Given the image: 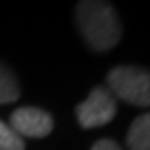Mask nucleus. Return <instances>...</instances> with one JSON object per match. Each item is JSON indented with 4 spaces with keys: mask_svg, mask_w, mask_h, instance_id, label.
Instances as JSON below:
<instances>
[{
    "mask_svg": "<svg viewBox=\"0 0 150 150\" xmlns=\"http://www.w3.org/2000/svg\"><path fill=\"white\" fill-rule=\"evenodd\" d=\"M90 150H121V146L111 139H101V140H98Z\"/></svg>",
    "mask_w": 150,
    "mask_h": 150,
    "instance_id": "obj_8",
    "label": "nucleus"
},
{
    "mask_svg": "<svg viewBox=\"0 0 150 150\" xmlns=\"http://www.w3.org/2000/svg\"><path fill=\"white\" fill-rule=\"evenodd\" d=\"M76 25L84 41L92 51H111L123 35V28L117 12L109 2L82 0L76 4Z\"/></svg>",
    "mask_w": 150,
    "mask_h": 150,
    "instance_id": "obj_1",
    "label": "nucleus"
},
{
    "mask_svg": "<svg viewBox=\"0 0 150 150\" xmlns=\"http://www.w3.org/2000/svg\"><path fill=\"white\" fill-rule=\"evenodd\" d=\"M53 127L55 121L51 113L41 107H18L10 115V129L22 139H45L53 133Z\"/></svg>",
    "mask_w": 150,
    "mask_h": 150,
    "instance_id": "obj_4",
    "label": "nucleus"
},
{
    "mask_svg": "<svg viewBox=\"0 0 150 150\" xmlns=\"http://www.w3.org/2000/svg\"><path fill=\"white\" fill-rule=\"evenodd\" d=\"M0 150H25L23 139L18 137L4 121H0Z\"/></svg>",
    "mask_w": 150,
    "mask_h": 150,
    "instance_id": "obj_7",
    "label": "nucleus"
},
{
    "mask_svg": "<svg viewBox=\"0 0 150 150\" xmlns=\"http://www.w3.org/2000/svg\"><path fill=\"white\" fill-rule=\"evenodd\" d=\"M20 98V82L10 68L0 62V105L14 103Z\"/></svg>",
    "mask_w": 150,
    "mask_h": 150,
    "instance_id": "obj_6",
    "label": "nucleus"
},
{
    "mask_svg": "<svg viewBox=\"0 0 150 150\" xmlns=\"http://www.w3.org/2000/svg\"><path fill=\"white\" fill-rule=\"evenodd\" d=\"M117 115V100L105 86H98L76 105V119L82 129H98L113 121Z\"/></svg>",
    "mask_w": 150,
    "mask_h": 150,
    "instance_id": "obj_3",
    "label": "nucleus"
},
{
    "mask_svg": "<svg viewBox=\"0 0 150 150\" xmlns=\"http://www.w3.org/2000/svg\"><path fill=\"white\" fill-rule=\"evenodd\" d=\"M115 100L129 105L150 107V70L133 64H121L109 70L105 86Z\"/></svg>",
    "mask_w": 150,
    "mask_h": 150,
    "instance_id": "obj_2",
    "label": "nucleus"
},
{
    "mask_svg": "<svg viewBox=\"0 0 150 150\" xmlns=\"http://www.w3.org/2000/svg\"><path fill=\"white\" fill-rule=\"evenodd\" d=\"M129 150H150V111L142 113L131 123L127 133Z\"/></svg>",
    "mask_w": 150,
    "mask_h": 150,
    "instance_id": "obj_5",
    "label": "nucleus"
}]
</instances>
